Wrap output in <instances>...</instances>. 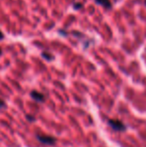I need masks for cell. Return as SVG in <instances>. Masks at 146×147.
Listing matches in <instances>:
<instances>
[{
    "mask_svg": "<svg viewBox=\"0 0 146 147\" xmlns=\"http://www.w3.org/2000/svg\"><path fill=\"white\" fill-rule=\"evenodd\" d=\"M108 124L116 131H124L126 129V126L120 121V120L117 119H110L108 120Z\"/></svg>",
    "mask_w": 146,
    "mask_h": 147,
    "instance_id": "6da1fadb",
    "label": "cell"
},
{
    "mask_svg": "<svg viewBox=\"0 0 146 147\" xmlns=\"http://www.w3.org/2000/svg\"><path fill=\"white\" fill-rule=\"evenodd\" d=\"M3 38H4V34L1 32V31H0V40H2Z\"/></svg>",
    "mask_w": 146,
    "mask_h": 147,
    "instance_id": "ba28073f",
    "label": "cell"
},
{
    "mask_svg": "<svg viewBox=\"0 0 146 147\" xmlns=\"http://www.w3.org/2000/svg\"><path fill=\"white\" fill-rule=\"evenodd\" d=\"M6 105H5V102H4L3 100H2L1 98H0V108H4Z\"/></svg>",
    "mask_w": 146,
    "mask_h": 147,
    "instance_id": "52a82bcc",
    "label": "cell"
},
{
    "mask_svg": "<svg viewBox=\"0 0 146 147\" xmlns=\"http://www.w3.org/2000/svg\"><path fill=\"white\" fill-rule=\"evenodd\" d=\"M36 138L38 141H40L43 144H46V145H52L56 142V138L49 135H36Z\"/></svg>",
    "mask_w": 146,
    "mask_h": 147,
    "instance_id": "7a4b0ae2",
    "label": "cell"
},
{
    "mask_svg": "<svg viewBox=\"0 0 146 147\" xmlns=\"http://www.w3.org/2000/svg\"><path fill=\"white\" fill-rule=\"evenodd\" d=\"M30 95H31L32 98L35 101H37V102H43V101L45 100L44 95L40 92H37V91H32V92L30 93Z\"/></svg>",
    "mask_w": 146,
    "mask_h": 147,
    "instance_id": "3957f363",
    "label": "cell"
},
{
    "mask_svg": "<svg viewBox=\"0 0 146 147\" xmlns=\"http://www.w3.org/2000/svg\"><path fill=\"white\" fill-rule=\"evenodd\" d=\"M1 53H2V51H1V49H0V55H1Z\"/></svg>",
    "mask_w": 146,
    "mask_h": 147,
    "instance_id": "9c48e42d",
    "label": "cell"
},
{
    "mask_svg": "<svg viewBox=\"0 0 146 147\" xmlns=\"http://www.w3.org/2000/svg\"><path fill=\"white\" fill-rule=\"evenodd\" d=\"M94 1L97 4H99V5H102L104 8H106V9H110L111 8L110 0H94Z\"/></svg>",
    "mask_w": 146,
    "mask_h": 147,
    "instance_id": "277c9868",
    "label": "cell"
},
{
    "mask_svg": "<svg viewBox=\"0 0 146 147\" xmlns=\"http://www.w3.org/2000/svg\"><path fill=\"white\" fill-rule=\"evenodd\" d=\"M42 56L44 57L45 59H47V60H52L53 59V55H50V54L48 55V53H46V52H43Z\"/></svg>",
    "mask_w": 146,
    "mask_h": 147,
    "instance_id": "5b68a950",
    "label": "cell"
},
{
    "mask_svg": "<svg viewBox=\"0 0 146 147\" xmlns=\"http://www.w3.org/2000/svg\"><path fill=\"white\" fill-rule=\"evenodd\" d=\"M83 7V5H82L81 3H74L73 4V8L74 9H80V8Z\"/></svg>",
    "mask_w": 146,
    "mask_h": 147,
    "instance_id": "8992f818",
    "label": "cell"
}]
</instances>
